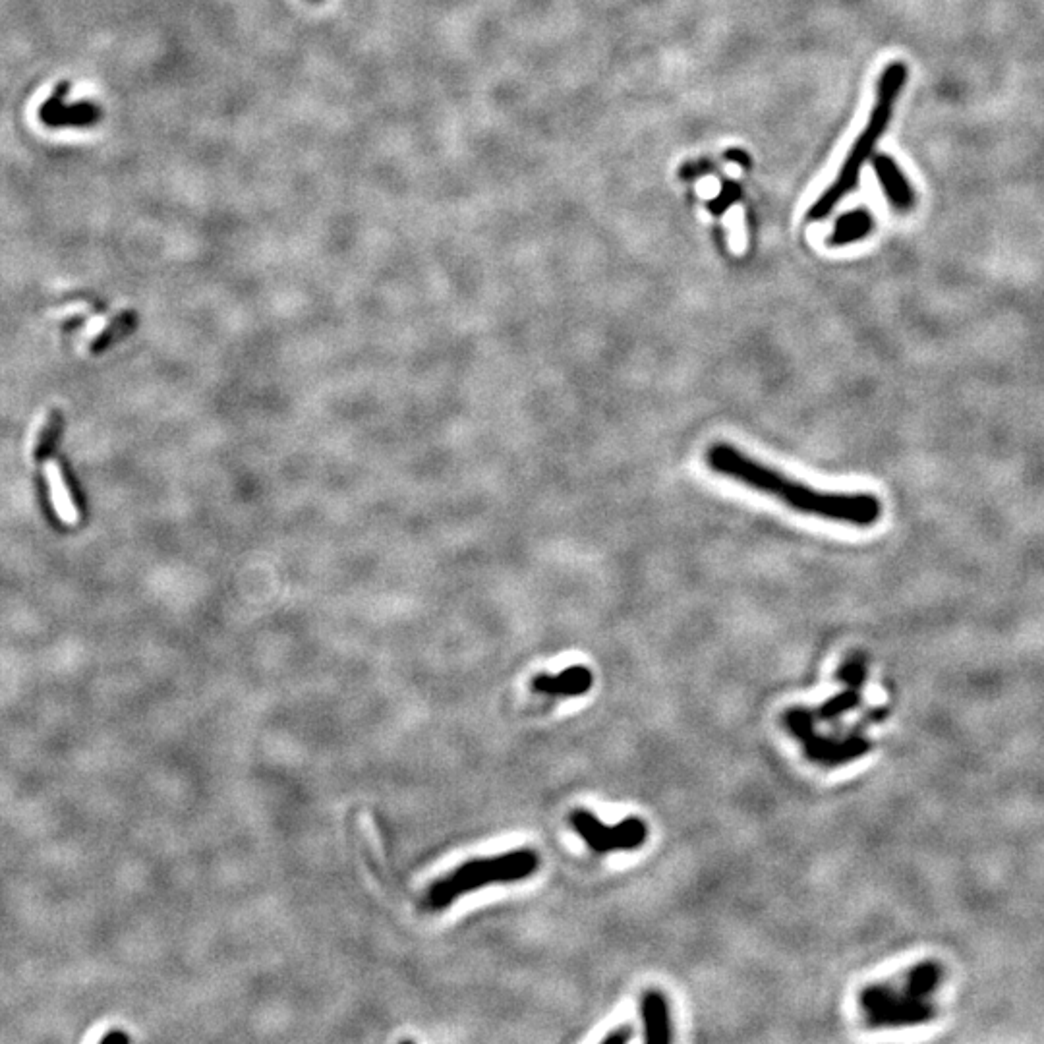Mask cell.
I'll use <instances>...</instances> for the list:
<instances>
[{"instance_id": "8", "label": "cell", "mask_w": 1044, "mask_h": 1044, "mask_svg": "<svg viewBox=\"0 0 1044 1044\" xmlns=\"http://www.w3.org/2000/svg\"><path fill=\"white\" fill-rule=\"evenodd\" d=\"M68 86L62 84L57 93L43 105L41 120L49 126H89L99 120V109L91 103L66 105L64 95Z\"/></svg>"}, {"instance_id": "3", "label": "cell", "mask_w": 1044, "mask_h": 1044, "mask_svg": "<svg viewBox=\"0 0 1044 1044\" xmlns=\"http://www.w3.org/2000/svg\"><path fill=\"white\" fill-rule=\"evenodd\" d=\"M542 867V857L536 849L521 847L492 857L470 859L457 869L449 870L428 888L426 907L443 911L455 901L474 894L486 886L517 884L532 878Z\"/></svg>"}, {"instance_id": "18", "label": "cell", "mask_w": 1044, "mask_h": 1044, "mask_svg": "<svg viewBox=\"0 0 1044 1044\" xmlns=\"http://www.w3.org/2000/svg\"><path fill=\"white\" fill-rule=\"evenodd\" d=\"M314 2H318V0H314Z\"/></svg>"}, {"instance_id": "17", "label": "cell", "mask_w": 1044, "mask_h": 1044, "mask_svg": "<svg viewBox=\"0 0 1044 1044\" xmlns=\"http://www.w3.org/2000/svg\"><path fill=\"white\" fill-rule=\"evenodd\" d=\"M111 1041H122V1043H128L130 1037H128L126 1033H122V1031H113V1033H109V1035H105V1037L101 1039V1043H111Z\"/></svg>"}, {"instance_id": "10", "label": "cell", "mask_w": 1044, "mask_h": 1044, "mask_svg": "<svg viewBox=\"0 0 1044 1044\" xmlns=\"http://www.w3.org/2000/svg\"><path fill=\"white\" fill-rule=\"evenodd\" d=\"M47 472V482H49V490H51V499H53V505L57 509L58 517L64 524H76L78 522V509L72 501V495L66 488V482H64V476H62V470L58 466L57 461H51L45 468Z\"/></svg>"}, {"instance_id": "14", "label": "cell", "mask_w": 1044, "mask_h": 1044, "mask_svg": "<svg viewBox=\"0 0 1044 1044\" xmlns=\"http://www.w3.org/2000/svg\"><path fill=\"white\" fill-rule=\"evenodd\" d=\"M712 171H714V163H710V161L687 163V165L681 169V178H683V180H696V178H700L702 174L712 173Z\"/></svg>"}, {"instance_id": "1", "label": "cell", "mask_w": 1044, "mask_h": 1044, "mask_svg": "<svg viewBox=\"0 0 1044 1044\" xmlns=\"http://www.w3.org/2000/svg\"><path fill=\"white\" fill-rule=\"evenodd\" d=\"M706 463L716 474L749 486L756 492L772 495L803 515L845 522L861 528L876 524L882 515V505L876 495L814 490L807 484L789 480L782 472L754 461L727 443L712 445L706 453Z\"/></svg>"}, {"instance_id": "5", "label": "cell", "mask_w": 1044, "mask_h": 1044, "mask_svg": "<svg viewBox=\"0 0 1044 1044\" xmlns=\"http://www.w3.org/2000/svg\"><path fill=\"white\" fill-rule=\"evenodd\" d=\"M640 1019L646 1043L666 1044L673 1039V1025L669 1015L666 994L658 988H648L640 996Z\"/></svg>"}, {"instance_id": "9", "label": "cell", "mask_w": 1044, "mask_h": 1044, "mask_svg": "<svg viewBox=\"0 0 1044 1044\" xmlns=\"http://www.w3.org/2000/svg\"><path fill=\"white\" fill-rule=\"evenodd\" d=\"M874 231V217L867 207H857L843 213L834 225V231L828 238L830 246H847L861 242Z\"/></svg>"}, {"instance_id": "11", "label": "cell", "mask_w": 1044, "mask_h": 1044, "mask_svg": "<svg viewBox=\"0 0 1044 1044\" xmlns=\"http://www.w3.org/2000/svg\"><path fill=\"white\" fill-rule=\"evenodd\" d=\"M136 327V314L134 312H122L116 318L111 319L91 341H89V352L99 354L107 348L113 347L118 341H122L132 329Z\"/></svg>"}, {"instance_id": "16", "label": "cell", "mask_w": 1044, "mask_h": 1044, "mask_svg": "<svg viewBox=\"0 0 1044 1044\" xmlns=\"http://www.w3.org/2000/svg\"><path fill=\"white\" fill-rule=\"evenodd\" d=\"M725 157H727L731 163L741 165L743 169H749V167H751V157H749V153L743 151V149H729V151L725 153Z\"/></svg>"}, {"instance_id": "12", "label": "cell", "mask_w": 1044, "mask_h": 1044, "mask_svg": "<svg viewBox=\"0 0 1044 1044\" xmlns=\"http://www.w3.org/2000/svg\"><path fill=\"white\" fill-rule=\"evenodd\" d=\"M60 432H62V414L58 412L57 408H53L47 414V418L43 420V426H41L37 439H35V445H33V461L35 463H43L45 459H49L53 455Z\"/></svg>"}, {"instance_id": "7", "label": "cell", "mask_w": 1044, "mask_h": 1044, "mask_svg": "<svg viewBox=\"0 0 1044 1044\" xmlns=\"http://www.w3.org/2000/svg\"><path fill=\"white\" fill-rule=\"evenodd\" d=\"M872 167L884 190L886 200L892 203L894 209H898V211H911L915 205V192H913L907 176L901 173L898 163L888 155H876V157H872Z\"/></svg>"}, {"instance_id": "4", "label": "cell", "mask_w": 1044, "mask_h": 1044, "mask_svg": "<svg viewBox=\"0 0 1044 1044\" xmlns=\"http://www.w3.org/2000/svg\"><path fill=\"white\" fill-rule=\"evenodd\" d=\"M569 822L586 847L598 855L637 851L650 836L646 820L638 816L623 818L617 824H606L586 809H575L569 816Z\"/></svg>"}, {"instance_id": "15", "label": "cell", "mask_w": 1044, "mask_h": 1044, "mask_svg": "<svg viewBox=\"0 0 1044 1044\" xmlns=\"http://www.w3.org/2000/svg\"><path fill=\"white\" fill-rule=\"evenodd\" d=\"M631 1039H633V1027H631V1025H619V1027H615L613 1031H609L608 1035L604 1037L602 1043L625 1044L629 1043Z\"/></svg>"}, {"instance_id": "2", "label": "cell", "mask_w": 1044, "mask_h": 1044, "mask_svg": "<svg viewBox=\"0 0 1044 1044\" xmlns=\"http://www.w3.org/2000/svg\"><path fill=\"white\" fill-rule=\"evenodd\" d=\"M905 82H907L905 64L892 62L890 66H886V70L882 72L878 86H876V101L870 111L869 122L863 128L857 142L851 147L849 155L845 157L834 184L816 202L812 203L809 215H807L809 221L826 219L836 209V205L859 186L863 167L872 161L876 145L882 140L884 132L888 130V126L892 122L899 93L905 86Z\"/></svg>"}, {"instance_id": "6", "label": "cell", "mask_w": 1044, "mask_h": 1044, "mask_svg": "<svg viewBox=\"0 0 1044 1044\" xmlns=\"http://www.w3.org/2000/svg\"><path fill=\"white\" fill-rule=\"evenodd\" d=\"M592 687H594V673L590 667L586 666H571L559 671L557 675L542 673L532 679V691L546 696L575 698V696L588 695L592 691Z\"/></svg>"}, {"instance_id": "13", "label": "cell", "mask_w": 1044, "mask_h": 1044, "mask_svg": "<svg viewBox=\"0 0 1044 1044\" xmlns=\"http://www.w3.org/2000/svg\"><path fill=\"white\" fill-rule=\"evenodd\" d=\"M741 194H743V190H741V186H739L737 182L725 180L724 184H722V192H720V196H718L716 200H712V202L708 203L710 213H712L714 217H722L725 211H727L733 203H737L741 200Z\"/></svg>"}]
</instances>
